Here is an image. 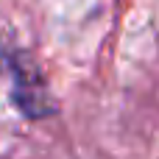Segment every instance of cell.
Returning <instances> with one entry per match:
<instances>
[{
    "mask_svg": "<svg viewBox=\"0 0 159 159\" xmlns=\"http://www.w3.org/2000/svg\"><path fill=\"white\" fill-rule=\"evenodd\" d=\"M0 73L11 78V101L20 106L25 117H45L50 115L53 103L39 81V70L34 67L31 56L14 48L0 45Z\"/></svg>",
    "mask_w": 159,
    "mask_h": 159,
    "instance_id": "1",
    "label": "cell"
}]
</instances>
